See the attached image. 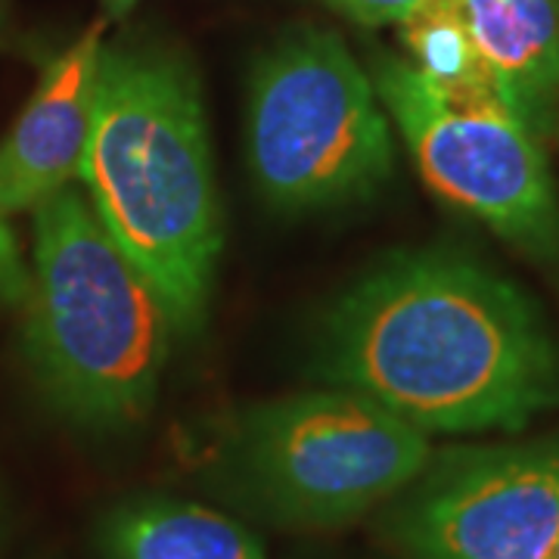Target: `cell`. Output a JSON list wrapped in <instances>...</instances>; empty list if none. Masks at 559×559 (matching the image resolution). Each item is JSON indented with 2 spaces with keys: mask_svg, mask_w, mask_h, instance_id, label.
Here are the masks:
<instances>
[{
  "mask_svg": "<svg viewBox=\"0 0 559 559\" xmlns=\"http://www.w3.org/2000/svg\"><path fill=\"white\" fill-rule=\"evenodd\" d=\"M320 370L423 432L522 429L559 392V358L513 283L451 252L395 255L352 286Z\"/></svg>",
  "mask_w": 559,
  "mask_h": 559,
  "instance_id": "cell-1",
  "label": "cell"
},
{
  "mask_svg": "<svg viewBox=\"0 0 559 559\" xmlns=\"http://www.w3.org/2000/svg\"><path fill=\"white\" fill-rule=\"evenodd\" d=\"M81 180L175 330H193L224 237L200 79L180 53L162 44L103 47Z\"/></svg>",
  "mask_w": 559,
  "mask_h": 559,
  "instance_id": "cell-2",
  "label": "cell"
},
{
  "mask_svg": "<svg viewBox=\"0 0 559 559\" xmlns=\"http://www.w3.org/2000/svg\"><path fill=\"white\" fill-rule=\"evenodd\" d=\"M171 314L75 187L35 205L28 355L47 395L79 423L146 414L168 358Z\"/></svg>",
  "mask_w": 559,
  "mask_h": 559,
  "instance_id": "cell-3",
  "label": "cell"
},
{
  "mask_svg": "<svg viewBox=\"0 0 559 559\" xmlns=\"http://www.w3.org/2000/svg\"><path fill=\"white\" fill-rule=\"evenodd\" d=\"M373 81L340 35L296 28L264 50L249 84V165L283 209L367 197L392 171Z\"/></svg>",
  "mask_w": 559,
  "mask_h": 559,
  "instance_id": "cell-4",
  "label": "cell"
},
{
  "mask_svg": "<svg viewBox=\"0 0 559 559\" xmlns=\"http://www.w3.org/2000/svg\"><path fill=\"white\" fill-rule=\"evenodd\" d=\"M426 432L373 399L333 389L255 407L234 436L240 485L283 522L340 525L429 466Z\"/></svg>",
  "mask_w": 559,
  "mask_h": 559,
  "instance_id": "cell-5",
  "label": "cell"
},
{
  "mask_svg": "<svg viewBox=\"0 0 559 559\" xmlns=\"http://www.w3.org/2000/svg\"><path fill=\"white\" fill-rule=\"evenodd\" d=\"M373 87L423 178L444 200L535 255L559 252L550 168L528 124L500 94H451L411 62L377 53Z\"/></svg>",
  "mask_w": 559,
  "mask_h": 559,
  "instance_id": "cell-6",
  "label": "cell"
},
{
  "mask_svg": "<svg viewBox=\"0 0 559 559\" xmlns=\"http://www.w3.org/2000/svg\"><path fill=\"white\" fill-rule=\"evenodd\" d=\"M414 559H544L559 538V444L444 457L395 516Z\"/></svg>",
  "mask_w": 559,
  "mask_h": 559,
  "instance_id": "cell-7",
  "label": "cell"
},
{
  "mask_svg": "<svg viewBox=\"0 0 559 559\" xmlns=\"http://www.w3.org/2000/svg\"><path fill=\"white\" fill-rule=\"evenodd\" d=\"M103 22L47 62L32 100L0 143V218L35 209L81 178L94 131Z\"/></svg>",
  "mask_w": 559,
  "mask_h": 559,
  "instance_id": "cell-8",
  "label": "cell"
},
{
  "mask_svg": "<svg viewBox=\"0 0 559 559\" xmlns=\"http://www.w3.org/2000/svg\"><path fill=\"white\" fill-rule=\"evenodd\" d=\"M503 103L532 134L559 106V0H460Z\"/></svg>",
  "mask_w": 559,
  "mask_h": 559,
  "instance_id": "cell-9",
  "label": "cell"
},
{
  "mask_svg": "<svg viewBox=\"0 0 559 559\" xmlns=\"http://www.w3.org/2000/svg\"><path fill=\"white\" fill-rule=\"evenodd\" d=\"M109 559H264L240 522L183 500H143L106 528Z\"/></svg>",
  "mask_w": 559,
  "mask_h": 559,
  "instance_id": "cell-10",
  "label": "cell"
},
{
  "mask_svg": "<svg viewBox=\"0 0 559 559\" xmlns=\"http://www.w3.org/2000/svg\"><path fill=\"white\" fill-rule=\"evenodd\" d=\"M401 44L411 66L451 94H498L488 66L466 28L460 0H426L401 20Z\"/></svg>",
  "mask_w": 559,
  "mask_h": 559,
  "instance_id": "cell-11",
  "label": "cell"
},
{
  "mask_svg": "<svg viewBox=\"0 0 559 559\" xmlns=\"http://www.w3.org/2000/svg\"><path fill=\"white\" fill-rule=\"evenodd\" d=\"M333 10H340L342 16H348L358 25H389V22L407 20L419 3L426 0H326Z\"/></svg>",
  "mask_w": 559,
  "mask_h": 559,
  "instance_id": "cell-12",
  "label": "cell"
},
{
  "mask_svg": "<svg viewBox=\"0 0 559 559\" xmlns=\"http://www.w3.org/2000/svg\"><path fill=\"white\" fill-rule=\"evenodd\" d=\"M32 280L20 259V246L7 221L0 218V301H20L28 296Z\"/></svg>",
  "mask_w": 559,
  "mask_h": 559,
  "instance_id": "cell-13",
  "label": "cell"
},
{
  "mask_svg": "<svg viewBox=\"0 0 559 559\" xmlns=\"http://www.w3.org/2000/svg\"><path fill=\"white\" fill-rule=\"evenodd\" d=\"M103 3V16L109 22H116V20H124L131 10H134V3L138 0H100Z\"/></svg>",
  "mask_w": 559,
  "mask_h": 559,
  "instance_id": "cell-14",
  "label": "cell"
},
{
  "mask_svg": "<svg viewBox=\"0 0 559 559\" xmlns=\"http://www.w3.org/2000/svg\"><path fill=\"white\" fill-rule=\"evenodd\" d=\"M544 559H559V538H557V544L550 547V554H547V557H544Z\"/></svg>",
  "mask_w": 559,
  "mask_h": 559,
  "instance_id": "cell-15",
  "label": "cell"
},
{
  "mask_svg": "<svg viewBox=\"0 0 559 559\" xmlns=\"http://www.w3.org/2000/svg\"><path fill=\"white\" fill-rule=\"evenodd\" d=\"M3 10H7V0H0V20H3Z\"/></svg>",
  "mask_w": 559,
  "mask_h": 559,
  "instance_id": "cell-16",
  "label": "cell"
}]
</instances>
